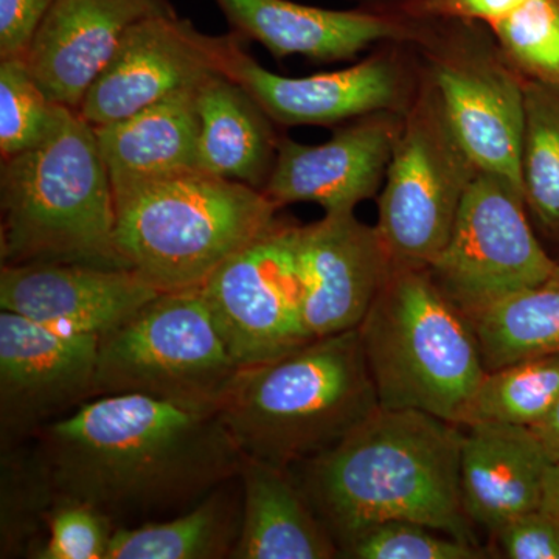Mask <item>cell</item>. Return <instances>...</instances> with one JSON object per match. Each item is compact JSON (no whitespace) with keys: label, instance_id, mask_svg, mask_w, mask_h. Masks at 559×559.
Segmentation results:
<instances>
[{"label":"cell","instance_id":"cell-33","mask_svg":"<svg viewBox=\"0 0 559 559\" xmlns=\"http://www.w3.org/2000/svg\"><path fill=\"white\" fill-rule=\"evenodd\" d=\"M492 538L509 559H559V524L540 509L513 518Z\"/></svg>","mask_w":559,"mask_h":559},{"label":"cell","instance_id":"cell-17","mask_svg":"<svg viewBox=\"0 0 559 559\" xmlns=\"http://www.w3.org/2000/svg\"><path fill=\"white\" fill-rule=\"evenodd\" d=\"M213 72L205 33L176 13L145 17L124 33L79 114L92 127H103L198 86Z\"/></svg>","mask_w":559,"mask_h":559},{"label":"cell","instance_id":"cell-3","mask_svg":"<svg viewBox=\"0 0 559 559\" xmlns=\"http://www.w3.org/2000/svg\"><path fill=\"white\" fill-rule=\"evenodd\" d=\"M380 409L356 329L241 367L218 417L242 455L290 469L336 447Z\"/></svg>","mask_w":559,"mask_h":559},{"label":"cell","instance_id":"cell-21","mask_svg":"<svg viewBox=\"0 0 559 559\" xmlns=\"http://www.w3.org/2000/svg\"><path fill=\"white\" fill-rule=\"evenodd\" d=\"M241 528L231 559H333L340 547L293 471L242 455Z\"/></svg>","mask_w":559,"mask_h":559},{"label":"cell","instance_id":"cell-1","mask_svg":"<svg viewBox=\"0 0 559 559\" xmlns=\"http://www.w3.org/2000/svg\"><path fill=\"white\" fill-rule=\"evenodd\" d=\"M61 498L116 527L197 506L240 471L242 454L218 414L150 396H95L33 439Z\"/></svg>","mask_w":559,"mask_h":559},{"label":"cell","instance_id":"cell-6","mask_svg":"<svg viewBox=\"0 0 559 559\" xmlns=\"http://www.w3.org/2000/svg\"><path fill=\"white\" fill-rule=\"evenodd\" d=\"M358 330L381 409L460 426L487 369L473 323L428 266L395 264Z\"/></svg>","mask_w":559,"mask_h":559},{"label":"cell","instance_id":"cell-7","mask_svg":"<svg viewBox=\"0 0 559 559\" xmlns=\"http://www.w3.org/2000/svg\"><path fill=\"white\" fill-rule=\"evenodd\" d=\"M240 369L201 289L171 290L100 337L94 399L134 393L218 414Z\"/></svg>","mask_w":559,"mask_h":559},{"label":"cell","instance_id":"cell-4","mask_svg":"<svg viewBox=\"0 0 559 559\" xmlns=\"http://www.w3.org/2000/svg\"><path fill=\"white\" fill-rule=\"evenodd\" d=\"M2 264L130 267L117 248L116 198L97 135L62 106L46 142L2 160Z\"/></svg>","mask_w":559,"mask_h":559},{"label":"cell","instance_id":"cell-35","mask_svg":"<svg viewBox=\"0 0 559 559\" xmlns=\"http://www.w3.org/2000/svg\"><path fill=\"white\" fill-rule=\"evenodd\" d=\"M525 0H418L395 13L425 20H463L479 22L491 27Z\"/></svg>","mask_w":559,"mask_h":559},{"label":"cell","instance_id":"cell-16","mask_svg":"<svg viewBox=\"0 0 559 559\" xmlns=\"http://www.w3.org/2000/svg\"><path fill=\"white\" fill-rule=\"evenodd\" d=\"M160 290L131 267L76 263L2 264L0 308L68 334L105 336Z\"/></svg>","mask_w":559,"mask_h":559},{"label":"cell","instance_id":"cell-8","mask_svg":"<svg viewBox=\"0 0 559 559\" xmlns=\"http://www.w3.org/2000/svg\"><path fill=\"white\" fill-rule=\"evenodd\" d=\"M477 171L421 66L378 200L377 227L395 264L429 266L439 257Z\"/></svg>","mask_w":559,"mask_h":559},{"label":"cell","instance_id":"cell-11","mask_svg":"<svg viewBox=\"0 0 559 559\" xmlns=\"http://www.w3.org/2000/svg\"><path fill=\"white\" fill-rule=\"evenodd\" d=\"M558 266L530 226L521 187L506 176L479 170L450 241L428 267L444 296L471 318L539 285Z\"/></svg>","mask_w":559,"mask_h":559},{"label":"cell","instance_id":"cell-14","mask_svg":"<svg viewBox=\"0 0 559 559\" xmlns=\"http://www.w3.org/2000/svg\"><path fill=\"white\" fill-rule=\"evenodd\" d=\"M301 318L311 340L359 329L395 266L377 226L355 212L297 227Z\"/></svg>","mask_w":559,"mask_h":559},{"label":"cell","instance_id":"cell-2","mask_svg":"<svg viewBox=\"0 0 559 559\" xmlns=\"http://www.w3.org/2000/svg\"><path fill=\"white\" fill-rule=\"evenodd\" d=\"M462 439L463 426L436 415L380 409L294 477L340 550L385 521L479 546L460 489Z\"/></svg>","mask_w":559,"mask_h":559},{"label":"cell","instance_id":"cell-37","mask_svg":"<svg viewBox=\"0 0 559 559\" xmlns=\"http://www.w3.org/2000/svg\"><path fill=\"white\" fill-rule=\"evenodd\" d=\"M539 509L550 514L559 524V460L558 462H554L549 473H547Z\"/></svg>","mask_w":559,"mask_h":559},{"label":"cell","instance_id":"cell-20","mask_svg":"<svg viewBox=\"0 0 559 559\" xmlns=\"http://www.w3.org/2000/svg\"><path fill=\"white\" fill-rule=\"evenodd\" d=\"M554 460L527 426H463L460 489L465 513L495 535L503 524L539 509Z\"/></svg>","mask_w":559,"mask_h":559},{"label":"cell","instance_id":"cell-18","mask_svg":"<svg viewBox=\"0 0 559 559\" xmlns=\"http://www.w3.org/2000/svg\"><path fill=\"white\" fill-rule=\"evenodd\" d=\"M245 40H255L272 57H304L318 62L355 60L384 43L414 44L421 20L369 9L330 10L294 0H215Z\"/></svg>","mask_w":559,"mask_h":559},{"label":"cell","instance_id":"cell-27","mask_svg":"<svg viewBox=\"0 0 559 559\" xmlns=\"http://www.w3.org/2000/svg\"><path fill=\"white\" fill-rule=\"evenodd\" d=\"M521 180L530 215L559 242V83L525 80Z\"/></svg>","mask_w":559,"mask_h":559},{"label":"cell","instance_id":"cell-13","mask_svg":"<svg viewBox=\"0 0 559 559\" xmlns=\"http://www.w3.org/2000/svg\"><path fill=\"white\" fill-rule=\"evenodd\" d=\"M100 337L0 312V447L31 441L94 399Z\"/></svg>","mask_w":559,"mask_h":559},{"label":"cell","instance_id":"cell-9","mask_svg":"<svg viewBox=\"0 0 559 559\" xmlns=\"http://www.w3.org/2000/svg\"><path fill=\"white\" fill-rule=\"evenodd\" d=\"M419 20L421 32L412 46L463 148L479 170L506 176L522 189L524 76L487 25Z\"/></svg>","mask_w":559,"mask_h":559},{"label":"cell","instance_id":"cell-38","mask_svg":"<svg viewBox=\"0 0 559 559\" xmlns=\"http://www.w3.org/2000/svg\"><path fill=\"white\" fill-rule=\"evenodd\" d=\"M359 9L380 10V11H400L411 3L418 0H352Z\"/></svg>","mask_w":559,"mask_h":559},{"label":"cell","instance_id":"cell-15","mask_svg":"<svg viewBox=\"0 0 559 559\" xmlns=\"http://www.w3.org/2000/svg\"><path fill=\"white\" fill-rule=\"evenodd\" d=\"M404 114L374 112L349 120L326 142L280 138L263 191L277 207L318 204L325 213L355 212L380 191Z\"/></svg>","mask_w":559,"mask_h":559},{"label":"cell","instance_id":"cell-29","mask_svg":"<svg viewBox=\"0 0 559 559\" xmlns=\"http://www.w3.org/2000/svg\"><path fill=\"white\" fill-rule=\"evenodd\" d=\"M62 106L51 100L24 60L0 61V156H16L46 142Z\"/></svg>","mask_w":559,"mask_h":559},{"label":"cell","instance_id":"cell-34","mask_svg":"<svg viewBox=\"0 0 559 559\" xmlns=\"http://www.w3.org/2000/svg\"><path fill=\"white\" fill-rule=\"evenodd\" d=\"M53 0H0V61L25 60Z\"/></svg>","mask_w":559,"mask_h":559},{"label":"cell","instance_id":"cell-25","mask_svg":"<svg viewBox=\"0 0 559 559\" xmlns=\"http://www.w3.org/2000/svg\"><path fill=\"white\" fill-rule=\"evenodd\" d=\"M468 319L487 370L522 359L559 356V266L539 285Z\"/></svg>","mask_w":559,"mask_h":559},{"label":"cell","instance_id":"cell-31","mask_svg":"<svg viewBox=\"0 0 559 559\" xmlns=\"http://www.w3.org/2000/svg\"><path fill=\"white\" fill-rule=\"evenodd\" d=\"M487 550L476 544L411 521H385L364 530L341 547L348 559H479Z\"/></svg>","mask_w":559,"mask_h":559},{"label":"cell","instance_id":"cell-5","mask_svg":"<svg viewBox=\"0 0 559 559\" xmlns=\"http://www.w3.org/2000/svg\"><path fill=\"white\" fill-rule=\"evenodd\" d=\"M117 248L160 293L198 289L277 223L259 189L194 168L114 191Z\"/></svg>","mask_w":559,"mask_h":559},{"label":"cell","instance_id":"cell-32","mask_svg":"<svg viewBox=\"0 0 559 559\" xmlns=\"http://www.w3.org/2000/svg\"><path fill=\"white\" fill-rule=\"evenodd\" d=\"M116 524L87 503L58 496L33 559H106Z\"/></svg>","mask_w":559,"mask_h":559},{"label":"cell","instance_id":"cell-24","mask_svg":"<svg viewBox=\"0 0 559 559\" xmlns=\"http://www.w3.org/2000/svg\"><path fill=\"white\" fill-rule=\"evenodd\" d=\"M240 528L241 489L237 476L175 516L117 527L106 559L231 558Z\"/></svg>","mask_w":559,"mask_h":559},{"label":"cell","instance_id":"cell-12","mask_svg":"<svg viewBox=\"0 0 559 559\" xmlns=\"http://www.w3.org/2000/svg\"><path fill=\"white\" fill-rule=\"evenodd\" d=\"M297 227L277 221L200 288L240 367L280 358L312 341L301 318Z\"/></svg>","mask_w":559,"mask_h":559},{"label":"cell","instance_id":"cell-36","mask_svg":"<svg viewBox=\"0 0 559 559\" xmlns=\"http://www.w3.org/2000/svg\"><path fill=\"white\" fill-rule=\"evenodd\" d=\"M533 432L538 436L540 443L544 444L546 451L549 452L554 462L559 460V396L555 406L551 407L549 415L533 426Z\"/></svg>","mask_w":559,"mask_h":559},{"label":"cell","instance_id":"cell-22","mask_svg":"<svg viewBox=\"0 0 559 559\" xmlns=\"http://www.w3.org/2000/svg\"><path fill=\"white\" fill-rule=\"evenodd\" d=\"M114 191L198 168L197 86L95 127Z\"/></svg>","mask_w":559,"mask_h":559},{"label":"cell","instance_id":"cell-26","mask_svg":"<svg viewBox=\"0 0 559 559\" xmlns=\"http://www.w3.org/2000/svg\"><path fill=\"white\" fill-rule=\"evenodd\" d=\"M57 499L35 441L0 447V558H35Z\"/></svg>","mask_w":559,"mask_h":559},{"label":"cell","instance_id":"cell-23","mask_svg":"<svg viewBox=\"0 0 559 559\" xmlns=\"http://www.w3.org/2000/svg\"><path fill=\"white\" fill-rule=\"evenodd\" d=\"M198 168L263 190L280 138L275 121L240 84L210 73L197 86Z\"/></svg>","mask_w":559,"mask_h":559},{"label":"cell","instance_id":"cell-30","mask_svg":"<svg viewBox=\"0 0 559 559\" xmlns=\"http://www.w3.org/2000/svg\"><path fill=\"white\" fill-rule=\"evenodd\" d=\"M488 28L525 80L559 83V0H525Z\"/></svg>","mask_w":559,"mask_h":559},{"label":"cell","instance_id":"cell-10","mask_svg":"<svg viewBox=\"0 0 559 559\" xmlns=\"http://www.w3.org/2000/svg\"><path fill=\"white\" fill-rule=\"evenodd\" d=\"M238 33L207 35L213 70L240 84L283 127H334L374 112H406L421 62L412 44L384 43L348 68L283 76L261 66Z\"/></svg>","mask_w":559,"mask_h":559},{"label":"cell","instance_id":"cell-19","mask_svg":"<svg viewBox=\"0 0 559 559\" xmlns=\"http://www.w3.org/2000/svg\"><path fill=\"white\" fill-rule=\"evenodd\" d=\"M168 13L170 0H53L25 64L51 100L79 110L128 28Z\"/></svg>","mask_w":559,"mask_h":559},{"label":"cell","instance_id":"cell-28","mask_svg":"<svg viewBox=\"0 0 559 559\" xmlns=\"http://www.w3.org/2000/svg\"><path fill=\"white\" fill-rule=\"evenodd\" d=\"M559 396V356L518 360L487 370L473 393L460 426L476 423L538 425L549 415Z\"/></svg>","mask_w":559,"mask_h":559}]
</instances>
